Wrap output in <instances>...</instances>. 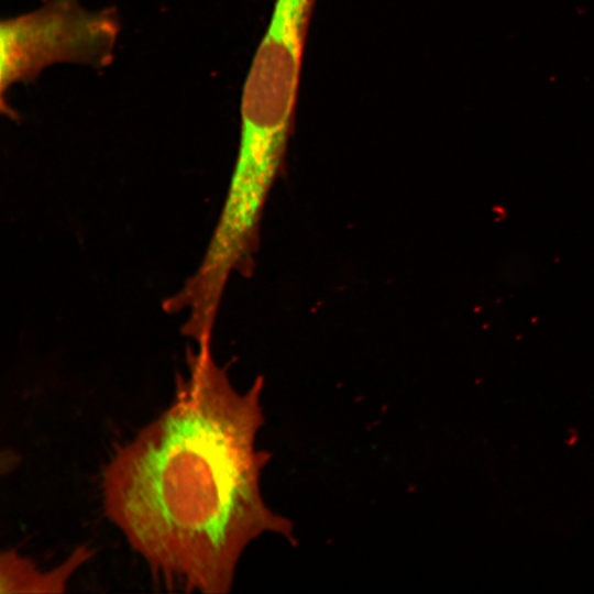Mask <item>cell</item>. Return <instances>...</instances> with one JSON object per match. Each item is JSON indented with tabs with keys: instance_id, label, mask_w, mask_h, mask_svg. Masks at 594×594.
Returning a JSON list of instances; mask_svg holds the SVG:
<instances>
[{
	"instance_id": "7a4b0ae2",
	"label": "cell",
	"mask_w": 594,
	"mask_h": 594,
	"mask_svg": "<svg viewBox=\"0 0 594 594\" xmlns=\"http://www.w3.org/2000/svg\"><path fill=\"white\" fill-rule=\"evenodd\" d=\"M315 0H276L242 102L241 140L285 152Z\"/></svg>"
},
{
	"instance_id": "3957f363",
	"label": "cell",
	"mask_w": 594,
	"mask_h": 594,
	"mask_svg": "<svg viewBox=\"0 0 594 594\" xmlns=\"http://www.w3.org/2000/svg\"><path fill=\"white\" fill-rule=\"evenodd\" d=\"M92 553L87 544H80L63 563L44 572L18 551L3 550L0 556V593H63L70 578Z\"/></svg>"
},
{
	"instance_id": "6da1fadb",
	"label": "cell",
	"mask_w": 594,
	"mask_h": 594,
	"mask_svg": "<svg viewBox=\"0 0 594 594\" xmlns=\"http://www.w3.org/2000/svg\"><path fill=\"white\" fill-rule=\"evenodd\" d=\"M186 363L168 407L107 464L103 509L166 590L227 594L248 546L267 532L294 543V525L261 493L263 378L237 391L211 343Z\"/></svg>"
}]
</instances>
